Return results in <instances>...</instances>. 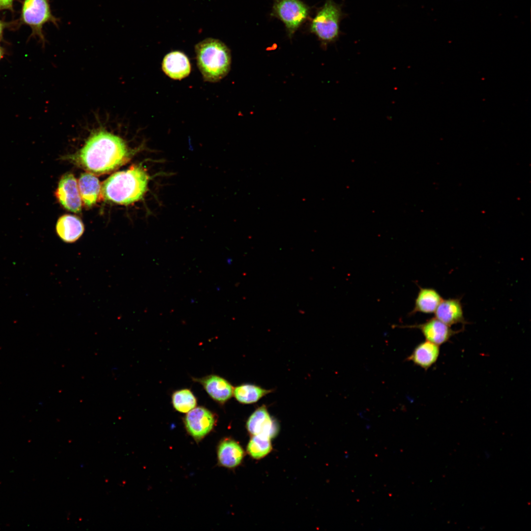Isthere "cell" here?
I'll return each instance as SVG.
<instances>
[{"instance_id": "6da1fadb", "label": "cell", "mask_w": 531, "mask_h": 531, "mask_svg": "<svg viewBox=\"0 0 531 531\" xmlns=\"http://www.w3.org/2000/svg\"><path fill=\"white\" fill-rule=\"evenodd\" d=\"M119 136L100 126L92 130L83 147L70 158L88 173H111L127 163L133 154Z\"/></svg>"}, {"instance_id": "7c38bea8", "label": "cell", "mask_w": 531, "mask_h": 531, "mask_svg": "<svg viewBox=\"0 0 531 531\" xmlns=\"http://www.w3.org/2000/svg\"><path fill=\"white\" fill-rule=\"evenodd\" d=\"M434 314L435 318L449 326L458 324L465 325L468 323L460 298L442 299Z\"/></svg>"}, {"instance_id": "5bb4252c", "label": "cell", "mask_w": 531, "mask_h": 531, "mask_svg": "<svg viewBox=\"0 0 531 531\" xmlns=\"http://www.w3.org/2000/svg\"><path fill=\"white\" fill-rule=\"evenodd\" d=\"M440 346L428 341L418 344L406 360L427 370L437 361L440 354Z\"/></svg>"}, {"instance_id": "e0dca14e", "label": "cell", "mask_w": 531, "mask_h": 531, "mask_svg": "<svg viewBox=\"0 0 531 531\" xmlns=\"http://www.w3.org/2000/svg\"><path fill=\"white\" fill-rule=\"evenodd\" d=\"M78 185L84 205L87 207L94 205L100 196L101 184L98 179L92 174L83 173L79 177Z\"/></svg>"}, {"instance_id": "4fadbf2b", "label": "cell", "mask_w": 531, "mask_h": 531, "mask_svg": "<svg viewBox=\"0 0 531 531\" xmlns=\"http://www.w3.org/2000/svg\"><path fill=\"white\" fill-rule=\"evenodd\" d=\"M203 386L208 395L215 401L224 404L233 394L234 388L225 379L215 375L196 379Z\"/></svg>"}, {"instance_id": "ac0fdd59", "label": "cell", "mask_w": 531, "mask_h": 531, "mask_svg": "<svg viewBox=\"0 0 531 531\" xmlns=\"http://www.w3.org/2000/svg\"><path fill=\"white\" fill-rule=\"evenodd\" d=\"M218 459L220 464L225 467L233 468L240 464L244 456V451L234 440L222 441L218 449Z\"/></svg>"}, {"instance_id": "d6986e66", "label": "cell", "mask_w": 531, "mask_h": 531, "mask_svg": "<svg viewBox=\"0 0 531 531\" xmlns=\"http://www.w3.org/2000/svg\"><path fill=\"white\" fill-rule=\"evenodd\" d=\"M272 392L252 384H243L234 389L233 394L237 401L244 404L257 402L261 398Z\"/></svg>"}, {"instance_id": "8992f818", "label": "cell", "mask_w": 531, "mask_h": 531, "mask_svg": "<svg viewBox=\"0 0 531 531\" xmlns=\"http://www.w3.org/2000/svg\"><path fill=\"white\" fill-rule=\"evenodd\" d=\"M310 11V8L301 0H274L271 15L282 22L292 38L308 18Z\"/></svg>"}, {"instance_id": "ffe728a7", "label": "cell", "mask_w": 531, "mask_h": 531, "mask_svg": "<svg viewBox=\"0 0 531 531\" xmlns=\"http://www.w3.org/2000/svg\"><path fill=\"white\" fill-rule=\"evenodd\" d=\"M270 439L262 434L253 435L247 445L248 453L256 459L265 457L271 450Z\"/></svg>"}, {"instance_id": "9c48e42d", "label": "cell", "mask_w": 531, "mask_h": 531, "mask_svg": "<svg viewBox=\"0 0 531 531\" xmlns=\"http://www.w3.org/2000/svg\"><path fill=\"white\" fill-rule=\"evenodd\" d=\"M400 326V327L418 329L426 341L439 346L447 343L454 335L462 330H453L451 328L450 326L435 317L432 318L422 324Z\"/></svg>"}, {"instance_id": "7402d4cb", "label": "cell", "mask_w": 531, "mask_h": 531, "mask_svg": "<svg viewBox=\"0 0 531 531\" xmlns=\"http://www.w3.org/2000/svg\"><path fill=\"white\" fill-rule=\"evenodd\" d=\"M13 0H0V10L3 9L13 10Z\"/></svg>"}, {"instance_id": "cb8c5ba5", "label": "cell", "mask_w": 531, "mask_h": 531, "mask_svg": "<svg viewBox=\"0 0 531 531\" xmlns=\"http://www.w3.org/2000/svg\"><path fill=\"white\" fill-rule=\"evenodd\" d=\"M3 55H4L3 50L2 49V48H1L0 47V60L2 58Z\"/></svg>"}, {"instance_id": "2e32d148", "label": "cell", "mask_w": 531, "mask_h": 531, "mask_svg": "<svg viewBox=\"0 0 531 531\" xmlns=\"http://www.w3.org/2000/svg\"><path fill=\"white\" fill-rule=\"evenodd\" d=\"M442 299L440 294L436 289L432 288L419 287L415 299L414 307L410 315H414L417 313H434Z\"/></svg>"}, {"instance_id": "277c9868", "label": "cell", "mask_w": 531, "mask_h": 531, "mask_svg": "<svg viewBox=\"0 0 531 531\" xmlns=\"http://www.w3.org/2000/svg\"><path fill=\"white\" fill-rule=\"evenodd\" d=\"M342 5L334 0H326L311 20L309 30L326 47L336 41L340 36V24L345 16Z\"/></svg>"}, {"instance_id": "7a4b0ae2", "label": "cell", "mask_w": 531, "mask_h": 531, "mask_svg": "<svg viewBox=\"0 0 531 531\" xmlns=\"http://www.w3.org/2000/svg\"><path fill=\"white\" fill-rule=\"evenodd\" d=\"M149 176L141 165L112 175L101 184L100 196L104 200L128 205L141 200L148 190Z\"/></svg>"}, {"instance_id": "44dd1931", "label": "cell", "mask_w": 531, "mask_h": 531, "mask_svg": "<svg viewBox=\"0 0 531 531\" xmlns=\"http://www.w3.org/2000/svg\"><path fill=\"white\" fill-rule=\"evenodd\" d=\"M172 399L175 409L182 413H187L195 408L197 405L196 397L188 389L175 391L172 395Z\"/></svg>"}, {"instance_id": "30bf717a", "label": "cell", "mask_w": 531, "mask_h": 531, "mask_svg": "<svg viewBox=\"0 0 531 531\" xmlns=\"http://www.w3.org/2000/svg\"><path fill=\"white\" fill-rule=\"evenodd\" d=\"M248 432L252 436L262 434L271 439L278 433V428L265 405L257 409L246 423Z\"/></svg>"}, {"instance_id": "3957f363", "label": "cell", "mask_w": 531, "mask_h": 531, "mask_svg": "<svg viewBox=\"0 0 531 531\" xmlns=\"http://www.w3.org/2000/svg\"><path fill=\"white\" fill-rule=\"evenodd\" d=\"M197 65L205 81L216 83L226 77L231 66L230 49L217 39L207 38L195 47Z\"/></svg>"}, {"instance_id": "8fae6325", "label": "cell", "mask_w": 531, "mask_h": 531, "mask_svg": "<svg viewBox=\"0 0 531 531\" xmlns=\"http://www.w3.org/2000/svg\"><path fill=\"white\" fill-rule=\"evenodd\" d=\"M162 69L171 79L181 80L190 74L191 65L184 53L175 51L165 56L162 62Z\"/></svg>"}, {"instance_id": "5b68a950", "label": "cell", "mask_w": 531, "mask_h": 531, "mask_svg": "<svg viewBox=\"0 0 531 531\" xmlns=\"http://www.w3.org/2000/svg\"><path fill=\"white\" fill-rule=\"evenodd\" d=\"M21 20L31 29V35L37 37L43 44L45 41L43 26L52 23L58 27L59 24V19L52 13L49 0H24Z\"/></svg>"}, {"instance_id": "603a6c76", "label": "cell", "mask_w": 531, "mask_h": 531, "mask_svg": "<svg viewBox=\"0 0 531 531\" xmlns=\"http://www.w3.org/2000/svg\"><path fill=\"white\" fill-rule=\"evenodd\" d=\"M7 26V23H5L3 21L0 20V40H1L2 36L3 30Z\"/></svg>"}, {"instance_id": "52a82bcc", "label": "cell", "mask_w": 531, "mask_h": 531, "mask_svg": "<svg viewBox=\"0 0 531 531\" xmlns=\"http://www.w3.org/2000/svg\"><path fill=\"white\" fill-rule=\"evenodd\" d=\"M55 196L67 210L75 213L81 211L82 199L78 182L72 174L66 173L62 176L55 191Z\"/></svg>"}, {"instance_id": "ba28073f", "label": "cell", "mask_w": 531, "mask_h": 531, "mask_svg": "<svg viewBox=\"0 0 531 531\" xmlns=\"http://www.w3.org/2000/svg\"><path fill=\"white\" fill-rule=\"evenodd\" d=\"M184 423L188 432L195 439L199 440L211 431L215 424V417L208 409L198 407L187 413Z\"/></svg>"}, {"instance_id": "9a60e30c", "label": "cell", "mask_w": 531, "mask_h": 531, "mask_svg": "<svg viewBox=\"0 0 531 531\" xmlns=\"http://www.w3.org/2000/svg\"><path fill=\"white\" fill-rule=\"evenodd\" d=\"M84 226L82 221L76 216L65 214L61 216L56 224V232L61 240L73 243L82 236Z\"/></svg>"}]
</instances>
